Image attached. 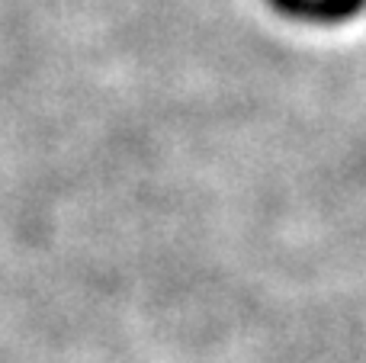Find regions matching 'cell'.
<instances>
[{
    "label": "cell",
    "mask_w": 366,
    "mask_h": 363,
    "mask_svg": "<svg viewBox=\"0 0 366 363\" xmlns=\"http://www.w3.org/2000/svg\"><path fill=\"white\" fill-rule=\"evenodd\" d=\"M270 6L286 19L315 26H341L366 13V0H270Z\"/></svg>",
    "instance_id": "cell-1"
}]
</instances>
